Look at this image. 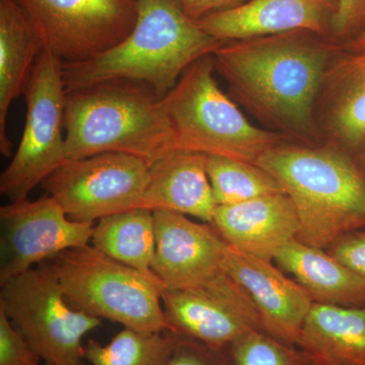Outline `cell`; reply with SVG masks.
<instances>
[{
  "label": "cell",
  "instance_id": "cell-1",
  "mask_svg": "<svg viewBox=\"0 0 365 365\" xmlns=\"http://www.w3.org/2000/svg\"><path fill=\"white\" fill-rule=\"evenodd\" d=\"M338 47L306 31L223 42L215 71L230 98L271 126L314 135V111Z\"/></svg>",
  "mask_w": 365,
  "mask_h": 365
},
{
  "label": "cell",
  "instance_id": "cell-2",
  "mask_svg": "<svg viewBox=\"0 0 365 365\" xmlns=\"http://www.w3.org/2000/svg\"><path fill=\"white\" fill-rule=\"evenodd\" d=\"M137 20L121 43L96 58L62 63L66 91L127 79L150 86L160 98L192 64L223 42L182 11L178 0H136Z\"/></svg>",
  "mask_w": 365,
  "mask_h": 365
},
{
  "label": "cell",
  "instance_id": "cell-3",
  "mask_svg": "<svg viewBox=\"0 0 365 365\" xmlns=\"http://www.w3.org/2000/svg\"><path fill=\"white\" fill-rule=\"evenodd\" d=\"M256 163L292 199L299 241L328 250L343 235L365 230V170L344 150L282 143Z\"/></svg>",
  "mask_w": 365,
  "mask_h": 365
},
{
  "label": "cell",
  "instance_id": "cell-4",
  "mask_svg": "<svg viewBox=\"0 0 365 365\" xmlns=\"http://www.w3.org/2000/svg\"><path fill=\"white\" fill-rule=\"evenodd\" d=\"M66 157L122 153L150 163L177 150L162 98L138 81L116 79L66 91Z\"/></svg>",
  "mask_w": 365,
  "mask_h": 365
},
{
  "label": "cell",
  "instance_id": "cell-5",
  "mask_svg": "<svg viewBox=\"0 0 365 365\" xmlns=\"http://www.w3.org/2000/svg\"><path fill=\"white\" fill-rule=\"evenodd\" d=\"M215 71L212 55L203 57L162 98L177 148L256 163L288 136L250 122L220 88Z\"/></svg>",
  "mask_w": 365,
  "mask_h": 365
},
{
  "label": "cell",
  "instance_id": "cell-6",
  "mask_svg": "<svg viewBox=\"0 0 365 365\" xmlns=\"http://www.w3.org/2000/svg\"><path fill=\"white\" fill-rule=\"evenodd\" d=\"M74 309L140 332H172L163 287L93 245L67 250L45 262Z\"/></svg>",
  "mask_w": 365,
  "mask_h": 365
},
{
  "label": "cell",
  "instance_id": "cell-7",
  "mask_svg": "<svg viewBox=\"0 0 365 365\" xmlns=\"http://www.w3.org/2000/svg\"><path fill=\"white\" fill-rule=\"evenodd\" d=\"M0 285V309L46 364H83V337L102 325V319L69 304L47 264Z\"/></svg>",
  "mask_w": 365,
  "mask_h": 365
},
{
  "label": "cell",
  "instance_id": "cell-8",
  "mask_svg": "<svg viewBox=\"0 0 365 365\" xmlns=\"http://www.w3.org/2000/svg\"><path fill=\"white\" fill-rule=\"evenodd\" d=\"M26 123L18 150L0 175V193L9 202L25 200L66 157V88L62 62L43 49L25 91Z\"/></svg>",
  "mask_w": 365,
  "mask_h": 365
},
{
  "label": "cell",
  "instance_id": "cell-9",
  "mask_svg": "<svg viewBox=\"0 0 365 365\" xmlns=\"http://www.w3.org/2000/svg\"><path fill=\"white\" fill-rule=\"evenodd\" d=\"M150 163L122 153L64 160L41 186L71 220L93 222L138 207Z\"/></svg>",
  "mask_w": 365,
  "mask_h": 365
},
{
  "label": "cell",
  "instance_id": "cell-10",
  "mask_svg": "<svg viewBox=\"0 0 365 365\" xmlns=\"http://www.w3.org/2000/svg\"><path fill=\"white\" fill-rule=\"evenodd\" d=\"M45 49L62 63H79L109 51L131 33L136 0H16Z\"/></svg>",
  "mask_w": 365,
  "mask_h": 365
},
{
  "label": "cell",
  "instance_id": "cell-11",
  "mask_svg": "<svg viewBox=\"0 0 365 365\" xmlns=\"http://www.w3.org/2000/svg\"><path fill=\"white\" fill-rule=\"evenodd\" d=\"M162 302L174 334L215 351L247 334L265 332L253 300L223 269L199 287L163 289Z\"/></svg>",
  "mask_w": 365,
  "mask_h": 365
},
{
  "label": "cell",
  "instance_id": "cell-12",
  "mask_svg": "<svg viewBox=\"0 0 365 365\" xmlns=\"http://www.w3.org/2000/svg\"><path fill=\"white\" fill-rule=\"evenodd\" d=\"M0 284L67 250L90 245L95 223L71 220L53 197L0 207Z\"/></svg>",
  "mask_w": 365,
  "mask_h": 365
},
{
  "label": "cell",
  "instance_id": "cell-13",
  "mask_svg": "<svg viewBox=\"0 0 365 365\" xmlns=\"http://www.w3.org/2000/svg\"><path fill=\"white\" fill-rule=\"evenodd\" d=\"M155 212L153 272L163 289L199 287L222 271L228 244L210 223L168 210Z\"/></svg>",
  "mask_w": 365,
  "mask_h": 365
},
{
  "label": "cell",
  "instance_id": "cell-14",
  "mask_svg": "<svg viewBox=\"0 0 365 365\" xmlns=\"http://www.w3.org/2000/svg\"><path fill=\"white\" fill-rule=\"evenodd\" d=\"M222 269L250 295L264 331L275 339L297 346L314 302L306 289L290 279L272 261L264 260L228 245Z\"/></svg>",
  "mask_w": 365,
  "mask_h": 365
},
{
  "label": "cell",
  "instance_id": "cell-15",
  "mask_svg": "<svg viewBox=\"0 0 365 365\" xmlns=\"http://www.w3.org/2000/svg\"><path fill=\"white\" fill-rule=\"evenodd\" d=\"M336 11L337 0H250L197 23L222 42L295 31L329 38Z\"/></svg>",
  "mask_w": 365,
  "mask_h": 365
},
{
  "label": "cell",
  "instance_id": "cell-16",
  "mask_svg": "<svg viewBox=\"0 0 365 365\" xmlns=\"http://www.w3.org/2000/svg\"><path fill=\"white\" fill-rule=\"evenodd\" d=\"M211 225L230 246L267 261L299 232L297 210L285 193L217 206Z\"/></svg>",
  "mask_w": 365,
  "mask_h": 365
},
{
  "label": "cell",
  "instance_id": "cell-17",
  "mask_svg": "<svg viewBox=\"0 0 365 365\" xmlns=\"http://www.w3.org/2000/svg\"><path fill=\"white\" fill-rule=\"evenodd\" d=\"M207 155L177 150L150 163L138 207L168 210L212 223L217 204L207 174Z\"/></svg>",
  "mask_w": 365,
  "mask_h": 365
},
{
  "label": "cell",
  "instance_id": "cell-18",
  "mask_svg": "<svg viewBox=\"0 0 365 365\" xmlns=\"http://www.w3.org/2000/svg\"><path fill=\"white\" fill-rule=\"evenodd\" d=\"M44 49L42 40L16 0H0V153L13 155L6 132L11 103L25 95L36 61Z\"/></svg>",
  "mask_w": 365,
  "mask_h": 365
},
{
  "label": "cell",
  "instance_id": "cell-19",
  "mask_svg": "<svg viewBox=\"0 0 365 365\" xmlns=\"http://www.w3.org/2000/svg\"><path fill=\"white\" fill-rule=\"evenodd\" d=\"M273 261L283 272L294 276L314 304L365 307V280L327 250L294 239L278 252Z\"/></svg>",
  "mask_w": 365,
  "mask_h": 365
},
{
  "label": "cell",
  "instance_id": "cell-20",
  "mask_svg": "<svg viewBox=\"0 0 365 365\" xmlns=\"http://www.w3.org/2000/svg\"><path fill=\"white\" fill-rule=\"evenodd\" d=\"M297 346L316 365H365V307L314 304Z\"/></svg>",
  "mask_w": 365,
  "mask_h": 365
},
{
  "label": "cell",
  "instance_id": "cell-21",
  "mask_svg": "<svg viewBox=\"0 0 365 365\" xmlns=\"http://www.w3.org/2000/svg\"><path fill=\"white\" fill-rule=\"evenodd\" d=\"M323 88L334 136L348 150H361L365 145V51L334 60Z\"/></svg>",
  "mask_w": 365,
  "mask_h": 365
},
{
  "label": "cell",
  "instance_id": "cell-22",
  "mask_svg": "<svg viewBox=\"0 0 365 365\" xmlns=\"http://www.w3.org/2000/svg\"><path fill=\"white\" fill-rule=\"evenodd\" d=\"M91 242L110 258L135 269L163 287L153 272L155 251L153 210L135 208L106 216L93 227Z\"/></svg>",
  "mask_w": 365,
  "mask_h": 365
},
{
  "label": "cell",
  "instance_id": "cell-23",
  "mask_svg": "<svg viewBox=\"0 0 365 365\" xmlns=\"http://www.w3.org/2000/svg\"><path fill=\"white\" fill-rule=\"evenodd\" d=\"M180 336L172 332L145 333L125 328L107 345L90 340L85 359L91 365H167Z\"/></svg>",
  "mask_w": 365,
  "mask_h": 365
},
{
  "label": "cell",
  "instance_id": "cell-24",
  "mask_svg": "<svg viewBox=\"0 0 365 365\" xmlns=\"http://www.w3.org/2000/svg\"><path fill=\"white\" fill-rule=\"evenodd\" d=\"M207 174L217 206L285 193L277 180L257 163L208 155Z\"/></svg>",
  "mask_w": 365,
  "mask_h": 365
},
{
  "label": "cell",
  "instance_id": "cell-25",
  "mask_svg": "<svg viewBox=\"0 0 365 365\" xmlns=\"http://www.w3.org/2000/svg\"><path fill=\"white\" fill-rule=\"evenodd\" d=\"M225 365H316L304 350L262 331L247 334L222 350Z\"/></svg>",
  "mask_w": 365,
  "mask_h": 365
},
{
  "label": "cell",
  "instance_id": "cell-26",
  "mask_svg": "<svg viewBox=\"0 0 365 365\" xmlns=\"http://www.w3.org/2000/svg\"><path fill=\"white\" fill-rule=\"evenodd\" d=\"M41 357L0 309V365H41Z\"/></svg>",
  "mask_w": 365,
  "mask_h": 365
},
{
  "label": "cell",
  "instance_id": "cell-27",
  "mask_svg": "<svg viewBox=\"0 0 365 365\" xmlns=\"http://www.w3.org/2000/svg\"><path fill=\"white\" fill-rule=\"evenodd\" d=\"M327 251L365 280V230L343 235Z\"/></svg>",
  "mask_w": 365,
  "mask_h": 365
},
{
  "label": "cell",
  "instance_id": "cell-28",
  "mask_svg": "<svg viewBox=\"0 0 365 365\" xmlns=\"http://www.w3.org/2000/svg\"><path fill=\"white\" fill-rule=\"evenodd\" d=\"M167 365H225L222 351H215L198 341L180 336L174 354Z\"/></svg>",
  "mask_w": 365,
  "mask_h": 365
},
{
  "label": "cell",
  "instance_id": "cell-29",
  "mask_svg": "<svg viewBox=\"0 0 365 365\" xmlns=\"http://www.w3.org/2000/svg\"><path fill=\"white\" fill-rule=\"evenodd\" d=\"M365 19V0H337V11L332 21L336 37L350 35Z\"/></svg>",
  "mask_w": 365,
  "mask_h": 365
},
{
  "label": "cell",
  "instance_id": "cell-30",
  "mask_svg": "<svg viewBox=\"0 0 365 365\" xmlns=\"http://www.w3.org/2000/svg\"><path fill=\"white\" fill-rule=\"evenodd\" d=\"M178 2L185 14L197 21L209 14L234 9L244 4V0H178Z\"/></svg>",
  "mask_w": 365,
  "mask_h": 365
},
{
  "label": "cell",
  "instance_id": "cell-31",
  "mask_svg": "<svg viewBox=\"0 0 365 365\" xmlns=\"http://www.w3.org/2000/svg\"><path fill=\"white\" fill-rule=\"evenodd\" d=\"M351 49L353 52L365 51V28L351 43Z\"/></svg>",
  "mask_w": 365,
  "mask_h": 365
},
{
  "label": "cell",
  "instance_id": "cell-32",
  "mask_svg": "<svg viewBox=\"0 0 365 365\" xmlns=\"http://www.w3.org/2000/svg\"><path fill=\"white\" fill-rule=\"evenodd\" d=\"M360 165H361V167L364 168V170H365V145L364 148L361 150V153H360V158L359 160Z\"/></svg>",
  "mask_w": 365,
  "mask_h": 365
},
{
  "label": "cell",
  "instance_id": "cell-33",
  "mask_svg": "<svg viewBox=\"0 0 365 365\" xmlns=\"http://www.w3.org/2000/svg\"><path fill=\"white\" fill-rule=\"evenodd\" d=\"M46 365H50V364H46ZM78 365H85V364H78Z\"/></svg>",
  "mask_w": 365,
  "mask_h": 365
}]
</instances>
